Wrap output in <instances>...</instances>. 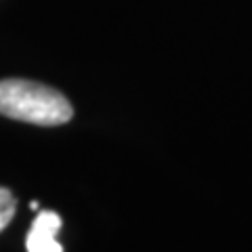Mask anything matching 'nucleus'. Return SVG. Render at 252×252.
<instances>
[{
    "label": "nucleus",
    "instance_id": "f257e3e1",
    "mask_svg": "<svg viewBox=\"0 0 252 252\" xmlns=\"http://www.w3.org/2000/svg\"><path fill=\"white\" fill-rule=\"evenodd\" d=\"M0 114L28 124L59 126L72 120L74 109L69 101L51 86L9 78L0 80Z\"/></svg>",
    "mask_w": 252,
    "mask_h": 252
},
{
    "label": "nucleus",
    "instance_id": "f03ea898",
    "mask_svg": "<svg viewBox=\"0 0 252 252\" xmlns=\"http://www.w3.org/2000/svg\"><path fill=\"white\" fill-rule=\"evenodd\" d=\"M61 229V217L53 210H42L32 223V229L26 238L28 252H63V246L57 242Z\"/></svg>",
    "mask_w": 252,
    "mask_h": 252
},
{
    "label": "nucleus",
    "instance_id": "7ed1b4c3",
    "mask_svg": "<svg viewBox=\"0 0 252 252\" xmlns=\"http://www.w3.org/2000/svg\"><path fill=\"white\" fill-rule=\"evenodd\" d=\"M15 208H17V204H15L13 193L9 189L0 187V231L11 223V219L15 217Z\"/></svg>",
    "mask_w": 252,
    "mask_h": 252
}]
</instances>
